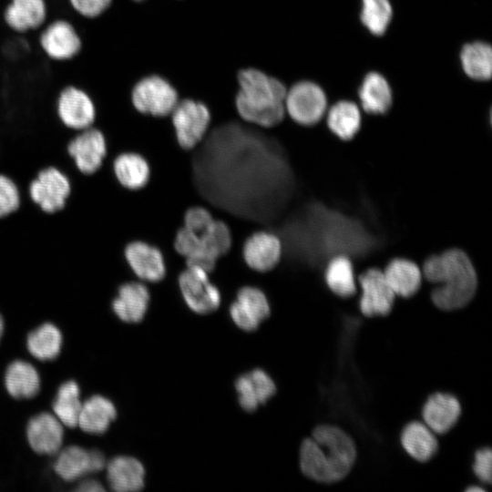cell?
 <instances>
[{
  "mask_svg": "<svg viewBox=\"0 0 492 492\" xmlns=\"http://www.w3.org/2000/svg\"><path fill=\"white\" fill-rule=\"evenodd\" d=\"M355 457V445L351 436L337 426L323 425L302 442L300 466L309 478L329 484L344 478Z\"/></svg>",
  "mask_w": 492,
  "mask_h": 492,
  "instance_id": "cell-1",
  "label": "cell"
},
{
  "mask_svg": "<svg viewBox=\"0 0 492 492\" xmlns=\"http://www.w3.org/2000/svg\"><path fill=\"white\" fill-rule=\"evenodd\" d=\"M422 274L437 286L431 293L434 304L445 311L463 308L474 297L477 276L469 257L461 250H448L426 259Z\"/></svg>",
  "mask_w": 492,
  "mask_h": 492,
  "instance_id": "cell-2",
  "label": "cell"
},
{
  "mask_svg": "<svg viewBox=\"0 0 492 492\" xmlns=\"http://www.w3.org/2000/svg\"><path fill=\"white\" fill-rule=\"evenodd\" d=\"M239 90L235 97L236 112L247 124L272 128L285 118L287 88L279 79L256 68L238 73Z\"/></svg>",
  "mask_w": 492,
  "mask_h": 492,
  "instance_id": "cell-3",
  "label": "cell"
},
{
  "mask_svg": "<svg viewBox=\"0 0 492 492\" xmlns=\"http://www.w3.org/2000/svg\"><path fill=\"white\" fill-rule=\"evenodd\" d=\"M72 183L60 168L48 165L40 169L26 187L29 200L44 213L55 214L67 205Z\"/></svg>",
  "mask_w": 492,
  "mask_h": 492,
  "instance_id": "cell-4",
  "label": "cell"
},
{
  "mask_svg": "<svg viewBox=\"0 0 492 492\" xmlns=\"http://www.w3.org/2000/svg\"><path fill=\"white\" fill-rule=\"evenodd\" d=\"M169 116L178 145L188 151L195 149L204 140L212 121L207 105L191 98L179 100Z\"/></svg>",
  "mask_w": 492,
  "mask_h": 492,
  "instance_id": "cell-5",
  "label": "cell"
},
{
  "mask_svg": "<svg viewBox=\"0 0 492 492\" xmlns=\"http://www.w3.org/2000/svg\"><path fill=\"white\" fill-rule=\"evenodd\" d=\"M130 102L140 115L153 118L169 117L179 102L177 90L165 78L151 75L139 79L132 87Z\"/></svg>",
  "mask_w": 492,
  "mask_h": 492,
  "instance_id": "cell-6",
  "label": "cell"
},
{
  "mask_svg": "<svg viewBox=\"0 0 492 492\" xmlns=\"http://www.w3.org/2000/svg\"><path fill=\"white\" fill-rule=\"evenodd\" d=\"M55 115L62 127L77 132L96 125L97 106L89 92L77 85H67L57 94Z\"/></svg>",
  "mask_w": 492,
  "mask_h": 492,
  "instance_id": "cell-7",
  "label": "cell"
},
{
  "mask_svg": "<svg viewBox=\"0 0 492 492\" xmlns=\"http://www.w3.org/2000/svg\"><path fill=\"white\" fill-rule=\"evenodd\" d=\"M177 283L184 302L192 312L208 314L220 306L221 292L205 270L186 266L179 273Z\"/></svg>",
  "mask_w": 492,
  "mask_h": 492,
  "instance_id": "cell-8",
  "label": "cell"
},
{
  "mask_svg": "<svg viewBox=\"0 0 492 492\" xmlns=\"http://www.w3.org/2000/svg\"><path fill=\"white\" fill-rule=\"evenodd\" d=\"M66 150L80 174L93 175L102 168L108 155L107 137L94 125L74 132L67 142Z\"/></svg>",
  "mask_w": 492,
  "mask_h": 492,
  "instance_id": "cell-9",
  "label": "cell"
},
{
  "mask_svg": "<svg viewBox=\"0 0 492 492\" xmlns=\"http://www.w3.org/2000/svg\"><path fill=\"white\" fill-rule=\"evenodd\" d=\"M285 113L301 126H313L322 120L327 111V97L315 82L302 80L287 89Z\"/></svg>",
  "mask_w": 492,
  "mask_h": 492,
  "instance_id": "cell-10",
  "label": "cell"
},
{
  "mask_svg": "<svg viewBox=\"0 0 492 492\" xmlns=\"http://www.w3.org/2000/svg\"><path fill=\"white\" fill-rule=\"evenodd\" d=\"M40 30L38 44L49 59L67 62L76 58L81 53L82 36L68 19L61 17L46 22Z\"/></svg>",
  "mask_w": 492,
  "mask_h": 492,
  "instance_id": "cell-11",
  "label": "cell"
},
{
  "mask_svg": "<svg viewBox=\"0 0 492 492\" xmlns=\"http://www.w3.org/2000/svg\"><path fill=\"white\" fill-rule=\"evenodd\" d=\"M241 257L253 272L264 273L275 269L283 254L281 237L272 230L261 228L250 233L242 242Z\"/></svg>",
  "mask_w": 492,
  "mask_h": 492,
  "instance_id": "cell-12",
  "label": "cell"
},
{
  "mask_svg": "<svg viewBox=\"0 0 492 492\" xmlns=\"http://www.w3.org/2000/svg\"><path fill=\"white\" fill-rule=\"evenodd\" d=\"M125 261L135 279L154 284L167 274V265L162 251L143 240L128 241L123 249Z\"/></svg>",
  "mask_w": 492,
  "mask_h": 492,
  "instance_id": "cell-13",
  "label": "cell"
},
{
  "mask_svg": "<svg viewBox=\"0 0 492 492\" xmlns=\"http://www.w3.org/2000/svg\"><path fill=\"white\" fill-rule=\"evenodd\" d=\"M230 315L234 323L248 332L254 331L271 313V306L265 292L251 284L238 288L235 299L230 306Z\"/></svg>",
  "mask_w": 492,
  "mask_h": 492,
  "instance_id": "cell-14",
  "label": "cell"
},
{
  "mask_svg": "<svg viewBox=\"0 0 492 492\" xmlns=\"http://www.w3.org/2000/svg\"><path fill=\"white\" fill-rule=\"evenodd\" d=\"M362 289L360 310L365 316L387 315L394 305L395 294L389 286L384 272L369 269L359 277Z\"/></svg>",
  "mask_w": 492,
  "mask_h": 492,
  "instance_id": "cell-15",
  "label": "cell"
},
{
  "mask_svg": "<svg viewBox=\"0 0 492 492\" xmlns=\"http://www.w3.org/2000/svg\"><path fill=\"white\" fill-rule=\"evenodd\" d=\"M151 293L146 282L129 279L118 284L111 302L114 313L125 323H138L147 313Z\"/></svg>",
  "mask_w": 492,
  "mask_h": 492,
  "instance_id": "cell-16",
  "label": "cell"
},
{
  "mask_svg": "<svg viewBox=\"0 0 492 492\" xmlns=\"http://www.w3.org/2000/svg\"><path fill=\"white\" fill-rule=\"evenodd\" d=\"M48 17L46 0H9L3 10L5 26L17 34L40 29Z\"/></svg>",
  "mask_w": 492,
  "mask_h": 492,
  "instance_id": "cell-17",
  "label": "cell"
},
{
  "mask_svg": "<svg viewBox=\"0 0 492 492\" xmlns=\"http://www.w3.org/2000/svg\"><path fill=\"white\" fill-rule=\"evenodd\" d=\"M117 182L125 190L136 191L143 189L150 179V165L139 152L125 150L117 154L111 162Z\"/></svg>",
  "mask_w": 492,
  "mask_h": 492,
  "instance_id": "cell-18",
  "label": "cell"
},
{
  "mask_svg": "<svg viewBox=\"0 0 492 492\" xmlns=\"http://www.w3.org/2000/svg\"><path fill=\"white\" fill-rule=\"evenodd\" d=\"M26 436L35 452L53 455L61 447L64 430L61 422L56 416L49 413H41L28 422Z\"/></svg>",
  "mask_w": 492,
  "mask_h": 492,
  "instance_id": "cell-19",
  "label": "cell"
},
{
  "mask_svg": "<svg viewBox=\"0 0 492 492\" xmlns=\"http://www.w3.org/2000/svg\"><path fill=\"white\" fill-rule=\"evenodd\" d=\"M235 387L241 406L247 412H253L259 405L264 404L276 392L272 379L261 369H255L241 375Z\"/></svg>",
  "mask_w": 492,
  "mask_h": 492,
  "instance_id": "cell-20",
  "label": "cell"
},
{
  "mask_svg": "<svg viewBox=\"0 0 492 492\" xmlns=\"http://www.w3.org/2000/svg\"><path fill=\"white\" fill-rule=\"evenodd\" d=\"M461 414L458 400L448 394L431 395L423 407L425 424L436 434H445L457 422Z\"/></svg>",
  "mask_w": 492,
  "mask_h": 492,
  "instance_id": "cell-21",
  "label": "cell"
},
{
  "mask_svg": "<svg viewBox=\"0 0 492 492\" xmlns=\"http://www.w3.org/2000/svg\"><path fill=\"white\" fill-rule=\"evenodd\" d=\"M360 104L364 111L374 115L386 113L393 102V93L387 79L380 73H367L358 90Z\"/></svg>",
  "mask_w": 492,
  "mask_h": 492,
  "instance_id": "cell-22",
  "label": "cell"
},
{
  "mask_svg": "<svg viewBox=\"0 0 492 492\" xmlns=\"http://www.w3.org/2000/svg\"><path fill=\"white\" fill-rule=\"evenodd\" d=\"M107 472L108 484L115 491H138L144 486V466L134 457L126 456L114 457L108 462Z\"/></svg>",
  "mask_w": 492,
  "mask_h": 492,
  "instance_id": "cell-23",
  "label": "cell"
},
{
  "mask_svg": "<svg viewBox=\"0 0 492 492\" xmlns=\"http://www.w3.org/2000/svg\"><path fill=\"white\" fill-rule=\"evenodd\" d=\"M116 416L117 410L110 400L94 395L82 405L77 425L89 434H103Z\"/></svg>",
  "mask_w": 492,
  "mask_h": 492,
  "instance_id": "cell-24",
  "label": "cell"
},
{
  "mask_svg": "<svg viewBox=\"0 0 492 492\" xmlns=\"http://www.w3.org/2000/svg\"><path fill=\"white\" fill-rule=\"evenodd\" d=\"M383 272L395 296L411 297L420 288L422 272L412 261L395 259Z\"/></svg>",
  "mask_w": 492,
  "mask_h": 492,
  "instance_id": "cell-25",
  "label": "cell"
},
{
  "mask_svg": "<svg viewBox=\"0 0 492 492\" xmlns=\"http://www.w3.org/2000/svg\"><path fill=\"white\" fill-rule=\"evenodd\" d=\"M325 115L331 132L343 140L352 139L361 128V111L353 101H337L327 109Z\"/></svg>",
  "mask_w": 492,
  "mask_h": 492,
  "instance_id": "cell-26",
  "label": "cell"
},
{
  "mask_svg": "<svg viewBox=\"0 0 492 492\" xmlns=\"http://www.w3.org/2000/svg\"><path fill=\"white\" fill-rule=\"evenodd\" d=\"M460 63L464 73L476 81H487L492 76V48L484 41L466 43L461 48Z\"/></svg>",
  "mask_w": 492,
  "mask_h": 492,
  "instance_id": "cell-27",
  "label": "cell"
},
{
  "mask_svg": "<svg viewBox=\"0 0 492 492\" xmlns=\"http://www.w3.org/2000/svg\"><path fill=\"white\" fill-rule=\"evenodd\" d=\"M7 392L15 398L34 397L40 389V378L36 368L29 363L16 360L9 364L5 376Z\"/></svg>",
  "mask_w": 492,
  "mask_h": 492,
  "instance_id": "cell-28",
  "label": "cell"
},
{
  "mask_svg": "<svg viewBox=\"0 0 492 492\" xmlns=\"http://www.w3.org/2000/svg\"><path fill=\"white\" fill-rule=\"evenodd\" d=\"M401 444L410 456L420 462L432 458L438 447L434 432L420 422H412L404 428Z\"/></svg>",
  "mask_w": 492,
  "mask_h": 492,
  "instance_id": "cell-29",
  "label": "cell"
},
{
  "mask_svg": "<svg viewBox=\"0 0 492 492\" xmlns=\"http://www.w3.org/2000/svg\"><path fill=\"white\" fill-rule=\"evenodd\" d=\"M26 344L30 354L36 359L53 360L60 353L62 334L56 325L46 323L28 334Z\"/></svg>",
  "mask_w": 492,
  "mask_h": 492,
  "instance_id": "cell-30",
  "label": "cell"
},
{
  "mask_svg": "<svg viewBox=\"0 0 492 492\" xmlns=\"http://www.w3.org/2000/svg\"><path fill=\"white\" fill-rule=\"evenodd\" d=\"M324 278L329 289L340 297H350L356 292L353 264L345 256H336L329 261Z\"/></svg>",
  "mask_w": 492,
  "mask_h": 492,
  "instance_id": "cell-31",
  "label": "cell"
},
{
  "mask_svg": "<svg viewBox=\"0 0 492 492\" xmlns=\"http://www.w3.org/2000/svg\"><path fill=\"white\" fill-rule=\"evenodd\" d=\"M54 469L66 481H73L92 473L89 450L77 446L66 447L58 455Z\"/></svg>",
  "mask_w": 492,
  "mask_h": 492,
  "instance_id": "cell-32",
  "label": "cell"
},
{
  "mask_svg": "<svg viewBox=\"0 0 492 492\" xmlns=\"http://www.w3.org/2000/svg\"><path fill=\"white\" fill-rule=\"evenodd\" d=\"M79 397L80 392L77 384L74 381H67L60 385L53 403L56 417L68 427L77 425L82 407Z\"/></svg>",
  "mask_w": 492,
  "mask_h": 492,
  "instance_id": "cell-33",
  "label": "cell"
},
{
  "mask_svg": "<svg viewBox=\"0 0 492 492\" xmlns=\"http://www.w3.org/2000/svg\"><path fill=\"white\" fill-rule=\"evenodd\" d=\"M360 20L374 36H383L393 17L390 0H361Z\"/></svg>",
  "mask_w": 492,
  "mask_h": 492,
  "instance_id": "cell-34",
  "label": "cell"
},
{
  "mask_svg": "<svg viewBox=\"0 0 492 492\" xmlns=\"http://www.w3.org/2000/svg\"><path fill=\"white\" fill-rule=\"evenodd\" d=\"M21 203L22 193L16 181L0 172V220L16 212Z\"/></svg>",
  "mask_w": 492,
  "mask_h": 492,
  "instance_id": "cell-35",
  "label": "cell"
},
{
  "mask_svg": "<svg viewBox=\"0 0 492 492\" xmlns=\"http://www.w3.org/2000/svg\"><path fill=\"white\" fill-rule=\"evenodd\" d=\"M214 219L213 213L207 206L196 204L190 206L184 211L182 226L196 234H200Z\"/></svg>",
  "mask_w": 492,
  "mask_h": 492,
  "instance_id": "cell-36",
  "label": "cell"
},
{
  "mask_svg": "<svg viewBox=\"0 0 492 492\" xmlns=\"http://www.w3.org/2000/svg\"><path fill=\"white\" fill-rule=\"evenodd\" d=\"M67 2L76 14L87 19L101 16L112 4V0H67Z\"/></svg>",
  "mask_w": 492,
  "mask_h": 492,
  "instance_id": "cell-37",
  "label": "cell"
},
{
  "mask_svg": "<svg viewBox=\"0 0 492 492\" xmlns=\"http://www.w3.org/2000/svg\"><path fill=\"white\" fill-rule=\"evenodd\" d=\"M473 470L484 483L490 484L492 479V453L490 448L479 449L475 455Z\"/></svg>",
  "mask_w": 492,
  "mask_h": 492,
  "instance_id": "cell-38",
  "label": "cell"
},
{
  "mask_svg": "<svg viewBox=\"0 0 492 492\" xmlns=\"http://www.w3.org/2000/svg\"><path fill=\"white\" fill-rule=\"evenodd\" d=\"M90 461L92 473L102 470L106 466L105 456L98 449H90Z\"/></svg>",
  "mask_w": 492,
  "mask_h": 492,
  "instance_id": "cell-39",
  "label": "cell"
},
{
  "mask_svg": "<svg viewBox=\"0 0 492 492\" xmlns=\"http://www.w3.org/2000/svg\"><path fill=\"white\" fill-rule=\"evenodd\" d=\"M77 491H88V492H98V491H104L105 488L102 487V485L96 481V480H86L79 484L78 487L77 488Z\"/></svg>",
  "mask_w": 492,
  "mask_h": 492,
  "instance_id": "cell-40",
  "label": "cell"
},
{
  "mask_svg": "<svg viewBox=\"0 0 492 492\" xmlns=\"http://www.w3.org/2000/svg\"><path fill=\"white\" fill-rule=\"evenodd\" d=\"M466 491L467 492H474V491L479 492V491H484V489L479 487H468Z\"/></svg>",
  "mask_w": 492,
  "mask_h": 492,
  "instance_id": "cell-41",
  "label": "cell"
},
{
  "mask_svg": "<svg viewBox=\"0 0 492 492\" xmlns=\"http://www.w3.org/2000/svg\"><path fill=\"white\" fill-rule=\"evenodd\" d=\"M3 332H4V320L0 314V339L2 337Z\"/></svg>",
  "mask_w": 492,
  "mask_h": 492,
  "instance_id": "cell-42",
  "label": "cell"
},
{
  "mask_svg": "<svg viewBox=\"0 0 492 492\" xmlns=\"http://www.w3.org/2000/svg\"><path fill=\"white\" fill-rule=\"evenodd\" d=\"M133 1H136V2H140V1H143V0H133Z\"/></svg>",
  "mask_w": 492,
  "mask_h": 492,
  "instance_id": "cell-43",
  "label": "cell"
}]
</instances>
